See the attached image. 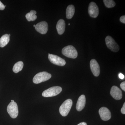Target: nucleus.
<instances>
[{"label": "nucleus", "instance_id": "obj_11", "mask_svg": "<svg viewBox=\"0 0 125 125\" xmlns=\"http://www.w3.org/2000/svg\"><path fill=\"white\" fill-rule=\"evenodd\" d=\"M48 24L46 21H42L37 24L35 27L36 31L42 34H45L48 30Z\"/></svg>", "mask_w": 125, "mask_h": 125}, {"label": "nucleus", "instance_id": "obj_29", "mask_svg": "<svg viewBox=\"0 0 125 125\" xmlns=\"http://www.w3.org/2000/svg\"><path fill=\"white\" fill-rule=\"evenodd\" d=\"M69 25H70V23H69Z\"/></svg>", "mask_w": 125, "mask_h": 125}, {"label": "nucleus", "instance_id": "obj_26", "mask_svg": "<svg viewBox=\"0 0 125 125\" xmlns=\"http://www.w3.org/2000/svg\"><path fill=\"white\" fill-rule=\"evenodd\" d=\"M11 102H14V100H11Z\"/></svg>", "mask_w": 125, "mask_h": 125}, {"label": "nucleus", "instance_id": "obj_19", "mask_svg": "<svg viewBox=\"0 0 125 125\" xmlns=\"http://www.w3.org/2000/svg\"><path fill=\"white\" fill-rule=\"evenodd\" d=\"M105 6L108 8H112L115 6V2L113 0H104Z\"/></svg>", "mask_w": 125, "mask_h": 125}, {"label": "nucleus", "instance_id": "obj_13", "mask_svg": "<svg viewBox=\"0 0 125 125\" xmlns=\"http://www.w3.org/2000/svg\"><path fill=\"white\" fill-rule=\"evenodd\" d=\"M86 99L84 95H81L78 98L76 105V109L78 111H81L85 107Z\"/></svg>", "mask_w": 125, "mask_h": 125}, {"label": "nucleus", "instance_id": "obj_22", "mask_svg": "<svg viewBox=\"0 0 125 125\" xmlns=\"http://www.w3.org/2000/svg\"><path fill=\"white\" fill-rule=\"evenodd\" d=\"M121 112L123 114H125V103H124L123 107L121 109Z\"/></svg>", "mask_w": 125, "mask_h": 125}, {"label": "nucleus", "instance_id": "obj_1", "mask_svg": "<svg viewBox=\"0 0 125 125\" xmlns=\"http://www.w3.org/2000/svg\"><path fill=\"white\" fill-rule=\"evenodd\" d=\"M62 53L64 55L68 58L74 59L78 56V52L75 48L72 45L64 47L62 49Z\"/></svg>", "mask_w": 125, "mask_h": 125}, {"label": "nucleus", "instance_id": "obj_18", "mask_svg": "<svg viewBox=\"0 0 125 125\" xmlns=\"http://www.w3.org/2000/svg\"><path fill=\"white\" fill-rule=\"evenodd\" d=\"M23 62L19 61L16 63L13 67V71L15 73H18L22 70L23 67Z\"/></svg>", "mask_w": 125, "mask_h": 125}, {"label": "nucleus", "instance_id": "obj_5", "mask_svg": "<svg viewBox=\"0 0 125 125\" xmlns=\"http://www.w3.org/2000/svg\"><path fill=\"white\" fill-rule=\"evenodd\" d=\"M105 42L107 46L112 51L117 52L119 51L120 47L114 39L111 36H107L105 38Z\"/></svg>", "mask_w": 125, "mask_h": 125}, {"label": "nucleus", "instance_id": "obj_6", "mask_svg": "<svg viewBox=\"0 0 125 125\" xmlns=\"http://www.w3.org/2000/svg\"><path fill=\"white\" fill-rule=\"evenodd\" d=\"M7 111L11 118H16L19 114L18 106L16 103L15 102L10 103L7 106Z\"/></svg>", "mask_w": 125, "mask_h": 125}, {"label": "nucleus", "instance_id": "obj_10", "mask_svg": "<svg viewBox=\"0 0 125 125\" xmlns=\"http://www.w3.org/2000/svg\"><path fill=\"white\" fill-rule=\"evenodd\" d=\"M90 67L92 73L95 76L100 74V68L98 62L94 59H92L90 62Z\"/></svg>", "mask_w": 125, "mask_h": 125}, {"label": "nucleus", "instance_id": "obj_17", "mask_svg": "<svg viewBox=\"0 0 125 125\" xmlns=\"http://www.w3.org/2000/svg\"><path fill=\"white\" fill-rule=\"evenodd\" d=\"M37 12L34 10H31L30 12L26 14L25 17L28 21H34L37 19V16L36 15Z\"/></svg>", "mask_w": 125, "mask_h": 125}, {"label": "nucleus", "instance_id": "obj_21", "mask_svg": "<svg viewBox=\"0 0 125 125\" xmlns=\"http://www.w3.org/2000/svg\"><path fill=\"white\" fill-rule=\"evenodd\" d=\"M120 87L123 90V91H125V81H124V82H122L121 83V84H120Z\"/></svg>", "mask_w": 125, "mask_h": 125}, {"label": "nucleus", "instance_id": "obj_3", "mask_svg": "<svg viewBox=\"0 0 125 125\" xmlns=\"http://www.w3.org/2000/svg\"><path fill=\"white\" fill-rule=\"evenodd\" d=\"M51 77L52 75L51 74L46 72H42L36 74L34 77L33 81L34 83H40L48 80Z\"/></svg>", "mask_w": 125, "mask_h": 125}, {"label": "nucleus", "instance_id": "obj_27", "mask_svg": "<svg viewBox=\"0 0 125 125\" xmlns=\"http://www.w3.org/2000/svg\"><path fill=\"white\" fill-rule=\"evenodd\" d=\"M36 25H34L33 27H36Z\"/></svg>", "mask_w": 125, "mask_h": 125}, {"label": "nucleus", "instance_id": "obj_8", "mask_svg": "<svg viewBox=\"0 0 125 125\" xmlns=\"http://www.w3.org/2000/svg\"><path fill=\"white\" fill-rule=\"evenodd\" d=\"M88 11L89 15L93 18H97L99 13L98 7L96 3L94 2L90 3Z\"/></svg>", "mask_w": 125, "mask_h": 125}, {"label": "nucleus", "instance_id": "obj_12", "mask_svg": "<svg viewBox=\"0 0 125 125\" xmlns=\"http://www.w3.org/2000/svg\"><path fill=\"white\" fill-rule=\"evenodd\" d=\"M110 94L112 97L116 100H120L122 98V92L117 86H113L112 87Z\"/></svg>", "mask_w": 125, "mask_h": 125}, {"label": "nucleus", "instance_id": "obj_28", "mask_svg": "<svg viewBox=\"0 0 125 125\" xmlns=\"http://www.w3.org/2000/svg\"><path fill=\"white\" fill-rule=\"evenodd\" d=\"M9 36H10V34H9Z\"/></svg>", "mask_w": 125, "mask_h": 125}, {"label": "nucleus", "instance_id": "obj_4", "mask_svg": "<svg viewBox=\"0 0 125 125\" xmlns=\"http://www.w3.org/2000/svg\"><path fill=\"white\" fill-rule=\"evenodd\" d=\"M62 88L59 86H55L49 88L45 90L42 93V96L45 97L57 96L62 91Z\"/></svg>", "mask_w": 125, "mask_h": 125}, {"label": "nucleus", "instance_id": "obj_24", "mask_svg": "<svg viewBox=\"0 0 125 125\" xmlns=\"http://www.w3.org/2000/svg\"><path fill=\"white\" fill-rule=\"evenodd\" d=\"M118 76H119V78L121 79H123L125 78V76H124V75L122 73H121L119 74Z\"/></svg>", "mask_w": 125, "mask_h": 125}, {"label": "nucleus", "instance_id": "obj_9", "mask_svg": "<svg viewBox=\"0 0 125 125\" xmlns=\"http://www.w3.org/2000/svg\"><path fill=\"white\" fill-rule=\"evenodd\" d=\"M99 113L101 119L103 121L109 120L111 117V112L106 107H101L99 111Z\"/></svg>", "mask_w": 125, "mask_h": 125}, {"label": "nucleus", "instance_id": "obj_25", "mask_svg": "<svg viewBox=\"0 0 125 125\" xmlns=\"http://www.w3.org/2000/svg\"><path fill=\"white\" fill-rule=\"evenodd\" d=\"M77 125H87V123H85V122H82L79 123V124Z\"/></svg>", "mask_w": 125, "mask_h": 125}, {"label": "nucleus", "instance_id": "obj_15", "mask_svg": "<svg viewBox=\"0 0 125 125\" xmlns=\"http://www.w3.org/2000/svg\"><path fill=\"white\" fill-rule=\"evenodd\" d=\"M75 13V7L71 5L67 6L66 10V17L67 19H71Z\"/></svg>", "mask_w": 125, "mask_h": 125}, {"label": "nucleus", "instance_id": "obj_2", "mask_svg": "<svg viewBox=\"0 0 125 125\" xmlns=\"http://www.w3.org/2000/svg\"><path fill=\"white\" fill-rule=\"evenodd\" d=\"M73 104V102L71 99H67L62 104L60 107L59 111L62 116H66L69 114Z\"/></svg>", "mask_w": 125, "mask_h": 125}, {"label": "nucleus", "instance_id": "obj_23", "mask_svg": "<svg viewBox=\"0 0 125 125\" xmlns=\"http://www.w3.org/2000/svg\"><path fill=\"white\" fill-rule=\"evenodd\" d=\"M5 8L4 5L3 4L1 1H0V10H4Z\"/></svg>", "mask_w": 125, "mask_h": 125}, {"label": "nucleus", "instance_id": "obj_7", "mask_svg": "<svg viewBox=\"0 0 125 125\" xmlns=\"http://www.w3.org/2000/svg\"><path fill=\"white\" fill-rule=\"evenodd\" d=\"M48 58L50 61L54 64L60 66H64L66 64L65 60L58 56L49 54Z\"/></svg>", "mask_w": 125, "mask_h": 125}, {"label": "nucleus", "instance_id": "obj_20", "mask_svg": "<svg viewBox=\"0 0 125 125\" xmlns=\"http://www.w3.org/2000/svg\"><path fill=\"white\" fill-rule=\"evenodd\" d=\"M120 21L122 23H125V16L123 15L121 16L120 18Z\"/></svg>", "mask_w": 125, "mask_h": 125}, {"label": "nucleus", "instance_id": "obj_14", "mask_svg": "<svg viewBox=\"0 0 125 125\" xmlns=\"http://www.w3.org/2000/svg\"><path fill=\"white\" fill-rule=\"evenodd\" d=\"M56 28L58 34L61 35L64 33L65 28V23L64 20L60 19L58 21Z\"/></svg>", "mask_w": 125, "mask_h": 125}, {"label": "nucleus", "instance_id": "obj_16", "mask_svg": "<svg viewBox=\"0 0 125 125\" xmlns=\"http://www.w3.org/2000/svg\"><path fill=\"white\" fill-rule=\"evenodd\" d=\"M9 34H5L0 38V47H4L9 43L10 40Z\"/></svg>", "mask_w": 125, "mask_h": 125}]
</instances>
